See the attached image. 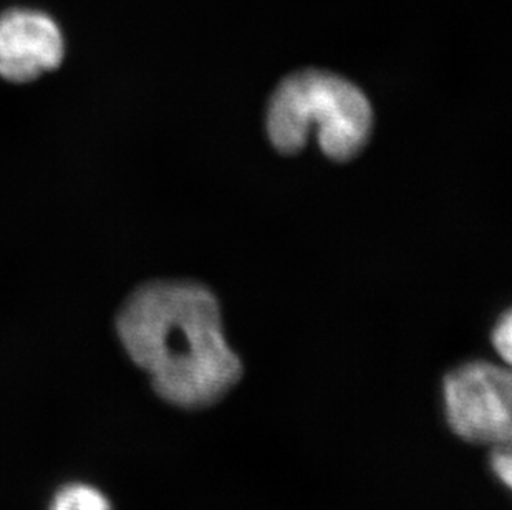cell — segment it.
<instances>
[{
    "label": "cell",
    "instance_id": "6da1fadb",
    "mask_svg": "<svg viewBox=\"0 0 512 510\" xmlns=\"http://www.w3.org/2000/svg\"><path fill=\"white\" fill-rule=\"evenodd\" d=\"M121 345L150 376L156 395L179 408L223 400L244 375L229 345L213 290L193 280H155L128 297L116 317Z\"/></svg>",
    "mask_w": 512,
    "mask_h": 510
},
{
    "label": "cell",
    "instance_id": "7a4b0ae2",
    "mask_svg": "<svg viewBox=\"0 0 512 510\" xmlns=\"http://www.w3.org/2000/svg\"><path fill=\"white\" fill-rule=\"evenodd\" d=\"M373 106L362 88L339 73L305 68L279 82L267 103L266 131L284 156L300 153L315 130L320 150L347 163L367 148Z\"/></svg>",
    "mask_w": 512,
    "mask_h": 510
},
{
    "label": "cell",
    "instance_id": "3957f363",
    "mask_svg": "<svg viewBox=\"0 0 512 510\" xmlns=\"http://www.w3.org/2000/svg\"><path fill=\"white\" fill-rule=\"evenodd\" d=\"M511 401V373L491 361H466L443 381L446 421L468 443L491 448L511 443Z\"/></svg>",
    "mask_w": 512,
    "mask_h": 510
},
{
    "label": "cell",
    "instance_id": "277c9868",
    "mask_svg": "<svg viewBox=\"0 0 512 510\" xmlns=\"http://www.w3.org/2000/svg\"><path fill=\"white\" fill-rule=\"evenodd\" d=\"M65 57V37L44 10L12 7L0 14V77L27 83L52 72Z\"/></svg>",
    "mask_w": 512,
    "mask_h": 510
},
{
    "label": "cell",
    "instance_id": "5b68a950",
    "mask_svg": "<svg viewBox=\"0 0 512 510\" xmlns=\"http://www.w3.org/2000/svg\"><path fill=\"white\" fill-rule=\"evenodd\" d=\"M49 510H112V506L95 487L73 482L55 494Z\"/></svg>",
    "mask_w": 512,
    "mask_h": 510
},
{
    "label": "cell",
    "instance_id": "8992f818",
    "mask_svg": "<svg viewBox=\"0 0 512 510\" xmlns=\"http://www.w3.org/2000/svg\"><path fill=\"white\" fill-rule=\"evenodd\" d=\"M512 317L511 312L506 310L503 317L499 318L496 325H494L493 332H491V342L496 352H498L501 360L509 363L511 361L512 350Z\"/></svg>",
    "mask_w": 512,
    "mask_h": 510
},
{
    "label": "cell",
    "instance_id": "52a82bcc",
    "mask_svg": "<svg viewBox=\"0 0 512 510\" xmlns=\"http://www.w3.org/2000/svg\"><path fill=\"white\" fill-rule=\"evenodd\" d=\"M491 469L494 476L503 482L504 486L511 487L512 461L509 444L506 446H496L491 454Z\"/></svg>",
    "mask_w": 512,
    "mask_h": 510
}]
</instances>
